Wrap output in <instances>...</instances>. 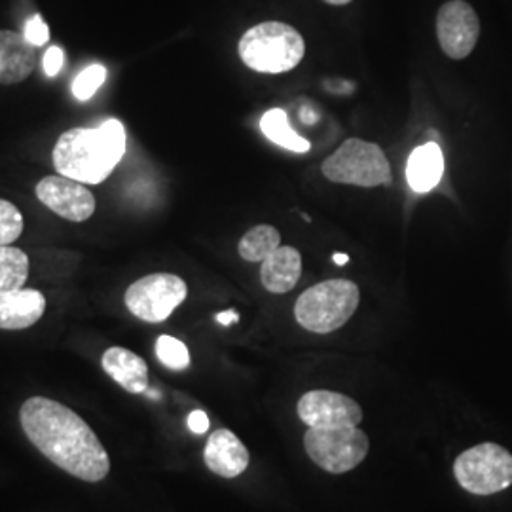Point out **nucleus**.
I'll list each match as a JSON object with an SVG mask.
<instances>
[{
    "mask_svg": "<svg viewBox=\"0 0 512 512\" xmlns=\"http://www.w3.org/2000/svg\"><path fill=\"white\" fill-rule=\"evenodd\" d=\"M260 129L262 133L279 147L287 148L296 154H306L310 152V141L300 137L289 124L287 112L283 109L268 110L262 120H260Z\"/></svg>",
    "mask_w": 512,
    "mask_h": 512,
    "instance_id": "nucleus-18",
    "label": "nucleus"
},
{
    "mask_svg": "<svg viewBox=\"0 0 512 512\" xmlns=\"http://www.w3.org/2000/svg\"><path fill=\"white\" fill-rule=\"evenodd\" d=\"M361 300L359 287L349 279H329L300 294L294 317L302 329L329 334L342 329L357 311Z\"/></svg>",
    "mask_w": 512,
    "mask_h": 512,
    "instance_id": "nucleus-4",
    "label": "nucleus"
},
{
    "mask_svg": "<svg viewBox=\"0 0 512 512\" xmlns=\"http://www.w3.org/2000/svg\"><path fill=\"white\" fill-rule=\"evenodd\" d=\"M203 459L211 473L222 478H236L249 467V450L230 429H217L207 439Z\"/></svg>",
    "mask_w": 512,
    "mask_h": 512,
    "instance_id": "nucleus-12",
    "label": "nucleus"
},
{
    "mask_svg": "<svg viewBox=\"0 0 512 512\" xmlns=\"http://www.w3.org/2000/svg\"><path fill=\"white\" fill-rule=\"evenodd\" d=\"M188 429L196 435H203L209 431V418L203 410H194L190 416H188Z\"/></svg>",
    "mask_w": 512,
    "mask_h": 512,
    "instance_id": "nucleus-26",
    "label": "nucleus"
},
{
    "mask_svg": "<svg viewBox=\"0 0 512 512\" xmlns=\"http://www.w3.org/2000/svg\"><path fill=\"white\" fill-rule=\"evenodd\" d=\"M107 69L103 65H90L74 78L73 93L76 99L88 101L105 84Z\"/></svg>",
    "mask_w": 512,
    "mask_h": 512,
    "instance_id": "nucleus-22",
    "label": "nucleus"
},
{
    "mask_svg": "<svg viewBox=\"0 0 512 512\" xmlns=\"http://www.w3.org/2000/svg\"><path fill=\"white\" fill-rule=\"evenodd\" d=\"M37 67V48L14 31H0V84H19Z\"/></svg>",
    "mask_w": 512,
    "mask_h": 512,
    "instance_id": "nucleus-13",
    "label": "nucleus"
},
{
    "mask_svg": "<svg viewBox=\"0 0 512 512\" xmlns=\"http://www.w3.org/2000/svg\"><path fill=\"white\" fill-rule=\"evenodd\" d=\"M19 421L29 442L65 473L84 482H101L109 476L105 446L69 406L31 397L21 406Z\"/></svg>",
    "mask_w": 512,
    "mask_h": 512,
    "instance_id": "nucleus-1",
    "label": "nucleus"
},
{
    "mask_svg": "<svg viewBox=\"0 0 512 512\" xmlns=\"http://www.w3.org/2000/svg\"><path fill=\"white\" fill-rule=\"evenodd\" d=\"M23 232V215L14 203L0 200V245H12Z\"/></svg>",
    "mask_w": 512,
    "mask_h": 512,
    "instance_id": "nucleus-23",
    "label": "nucleus"
},
{
    "mask_svg": "<svg viewBox=\"0 0 512 512\" xmlns=\"http://www.w3.org/2000/svg\"><path fill=\"white\" fill-rule=\"evenodd\" d=\"M323 175L330 183L353 184L361 188L391 183V165L384 150L363 139H348L323 164Z\"/></svg>",
    "mask_w": 512,
    "mask_h": 512,
    "instance_id": "nucleus-6",
    "label": "nucleus"
},
{
    "mask_svg": "<svg viewBox=\"0 0 512 512\" xmlns=\"http://www.w3.org/2000/svg\"><path fill=\"white\" fill-rule=\"evenodd\" d=\"M241 61L256 73L279 74L293 71L304 59L302 35L283 21H264L251 27L239 40Z\"/></svg>",
    "mask_w": 512,
    "mask_h": 512,
    "instance_id": "nucleus-3",
    "label": "nucleus"
},
{
    "mask_svg": "<svg viewBox=\"0 0 512 512\" xmlns=\"http://www.w3.org/2000/svg\"><path fill=\"white\" fill-rule=\"evenodd\" d=\"M304 446L317 467L332 475H344L365 461L370 442L359 427L338 425L310 427L304 435Z\"/></svg>",
    "mask_w": 512,
    "mask_h": 512,
    "instance_id": "nucleus-5",
    "label": "nucleus"
},
{
    "mask_svg": "<svg viewBox=\"0 0 512 512\" xmlns=\"http://www.w3.org/2000/svg\"><path fill=\"white\" fill-rule=\"evenodd\" d=\"M300 118H302V122L304 124H308V126H313L317 120H319V116L310 109V107H304L302 112H300Z\"/></svg>",
    "mask_w": 512,
    "mask_h": 512,
    "instance_id": "nucleus-28",
    "label": "nucleus"
},
{
    "mask_svg": "<svg viewBox=\"0 0 512 512\" xmlns=\"http://www.w3.org/2000/svg\"><path fill=\"white\" fill-rule=\"evenodd\" d=\"M103 370L128 393L141 395L148 389V366L143 357L120 346L109 348L101 359Z\"/></svg>",
    "mask_w": 512,
    "mask_h": 512,
    "instance_id": "nucleus-15",
    "label": "nucleus"
},
{
    "mask_svg": "<svg viewBox=\"0 0 512 512\" xmlns=\"http://www.w3.org/2000/svg\"><path fill=\"white\" fill-rule=\"evenodd\" d=\"M330 6H346L351 0H325Z\"/></svg>",
    "mask_w": 512,
    "mask_h": 512,
    "instance_id": "nucleus-30",
    "label": "nucleus"
},
{
    "mask_svg": "<svg viewBox=\"0 0 512 512\" xmlns=\"http://www.w3.org/2000/svg\"><path fill=\"white\" fill-rule=\"evenodd\" d=\"M444 173V156L437 143H425L410 154L406 179L416 192L433 190Z\"/></svg>",
    "mask_w": 512,
    "mask_h": 512,
    "instance_id": "nucleus-17",
    "label": "nucleus"
},
{
    "mask_svg": "<svg viewBox=\"0 0 512 512\" xmlns=\"http://www.w3.org/2000/svg\"><path fill=\"white\" fill-rule=\"evenodd\" d=\"M29 277V256L18 247L0 245V294L23 289Z\"/></svg>",
    "mask_w": 512,
    "mask_h": 512,
    "instance_id": "nucleus-20",
    "label": "nucleus"
},
{
    "mask_svg": "<svg viewBox=\"0 0 512 512\" xmlns=\"http://www.w3.org/2000/svg\"><path fill=\"white\" fill-rule=\"evenodd\" d=\"M238 321V311H222V313H219V315H217V323H220V325H224V327H228V325H232V323H238Z\"/></svg>",
    "mask_w": 512,
    "mask_h": 512,
    "instance_id": "nucleus-27",
    "label": "nucleus"
},
{
    "mask_svg": "<svg viewBox=\"0 0 512 512\" xmlns=\"http://www.w3.org/2000/svg\"><path fill=\"white\" fill-rule=\"evenodd\" d=\"M46 311V298L35 289H18L0 294V329L23 330L33 327Z\"/></svg>",
    "mask_w": 512,
    "mask_h": 512,
    "instance_id": "nucleus-14",
    "label": "nucleus"
},
{
    "mask_svg": "<svg viewBox=\"0 0 512 512\" xmlns=\"http://www.w3.org/2000/svg\"><path fill=\"white\" fill-rule=\"evenodd\" d=\"M480 37V21L475 8L465 0H450L437 14V38L442 52L450 59H465L473 54Z\"/></svg>",
    "mask_w": 512,
    "mask_h": 512,
    "instance_id": "nucleus-9",
    "label": "nucleus"
},
{
    "mask_svg": "<svg viewBox=\"0 0 512 512\" xmlns=\"http://www.w3.org/2000/svg\"><path fill=\"white\" fill-rule=\"evenodd\" d=\"M37 198L55 215L71 222H84L95 213L92 190L63 175L44 177L37 184Z\"/></svg>",
    "mask_w": 512,
    "mask_h": 512,
    "instance_id": "nucleus-11",
    "label": "nucleus"
},
{
    "mask_svg": "<svg viewBox=\"0 0 512 512\" xmlns=\"http://www.w3.org/2000/svg\"><path fill=\"white\" fill-rule=\"evenodd\" d=\"M302 275V255L294 247H279L260 266V281L266 291L291 293Z\"/></svg>",
    "mask_w": 512,
    "mask_h": 512,
    "instance_id": "nucleus-16",
    "label": "nucleus"
},
{
    "mask_svg": "<svg viewBox=\"0 0 512 512\" xmlns=\"http://www.w3.org/2000/svg\"><path fill=\"white\" fill-rule=\"evenodd\" d=\"M454 476L473 495H494L512 486V456L494 442H484L459 454Z\"/></svg>",
    "mask_w": 512,
    "mask_h": 512,
    "instance_id": "nucleus-7",
    "label": "nucleus"
},
{
    "mask_svg": "<svg viewBox=\"0 0 512 512\" xmlns=\"http://www.w3.org/2000/svg\"><path fill=\"white\" fill-rule=\"evenodd\" d=\"M298 418L308 427H338L353 425L357 427L363 421V410L348 395L315 389L300 397L296 404Z\"/></svg>",
    "mask_w": 512,
    "mask_h": 512,
    "instance_id": "nucleus-10",
    "label": "nucleus"
},
{
    "mask_svg": "<svg viewBox=\"0 0 512 512\" xmlns=\"http://www.w3.org/2000/svg\"><path fill=\"white\" fill-rule=\"evenodd\" d=\"M332 260L338 264V266H346L349 262V256L346 253H334Z\"/></svg>",
    "mask_w": 512,
    "mask_h": 512,
    "instance_id": "nucleus-29",
    "label": "nucleus"
},
{
    "mask_svg": "<svg viewBox=\"0 0 512 512\" xmlns=\"http://www.w3.org/2000/svg\"><path fill=\"white\" fill-rule=\"evenodd\" d=\"M156 357L162 365L167 366L169 370L181 372L190 366V353L181 340L173 336H160L156 340Z\"/></svg>",
    "mask_w": 512,
    "mask_h": 512,
    "instance_id": "nucleus-21",
    "label": "nucleus"
},
{
    "mask_svg": "<svg viewBox=\"0 0 512 512\" xmlns=\"http://www.w3.org/2000/svg\"><path fill=\"white\" fill-rule=\"evenodd\" d=\"M126 154V129L120 120L97 128L65 131L54 147L55 171L78 183L99 184L109 179Z\"/></svg>",
    "mask_w": 512,
    "mask_h": 512,
    "instance_id": "nucleus-2",
    "label": "nucleus"
},
{
    "mask_svg": "<svg viewBox=\"0 0 512 512\" xmlns=\"http://www.w3.org/2000/svg\"><path fill=\"white\" fill-rule=\"evenodd\" d=\"M23 37L27 38V42L33 44L35 48L44 46L50 40V29H48V25H46V21L42 19V16L35 14L33 18L25 23Z\"/></svg>",
    "mask_w": 512,
    "mask_h": 512,
    "instance_id": "nucleus-24",
    "label": "nucleus"
},
{
    "mask_svg": "<svg viewBox=\"0 0 512 512\" xmlns=\"http://www.w3.org/2000/svg\"><path fill=\"white\" fill-rule=\"evenodd\" d=\"M63 61H65V54H63L61 48H57V46L48 48V52L44 54V59H42V67H44L46 76H50V78L57 76L61 67H63Z\"/></svg>",
    "mask_w": 512,
    "mask_h": 512,
    "instance_id": "nucleus-25",
    "label": "nucleus"
},
{
    "mask_svg": "<svg viewBox=\"0 0 512 512\" xmlns=\"http://www.w3.org/2000/svg\"><path fill=\"white\" fill-rule=\"evenodd\" d=\"M188 294V287L179 275L150 274L129 285L124 302L141 321L162 323L177 310Z\"/></svg>",
    "mask_w": 512,
    "mask_h": 512,
    "instance_id": "nucleus-8",
    "label": "nucleus"
},
{
    "mask_svg": "<svg viewBox=\"0 0 512 512\" xmlns=\"http://www.w3.org/2000/svg\"><path fill=\"white\" fill-rule=\"evenodd\" d=\"M281 247V236L270 224H258L239 241V256L247 262H264Z\"/></svg>",
    "mask_w": 512,
    "mask_h": 512,
    "instance_id": "nucleus-19",
    "label": "nucleus"
}]
</instances>
